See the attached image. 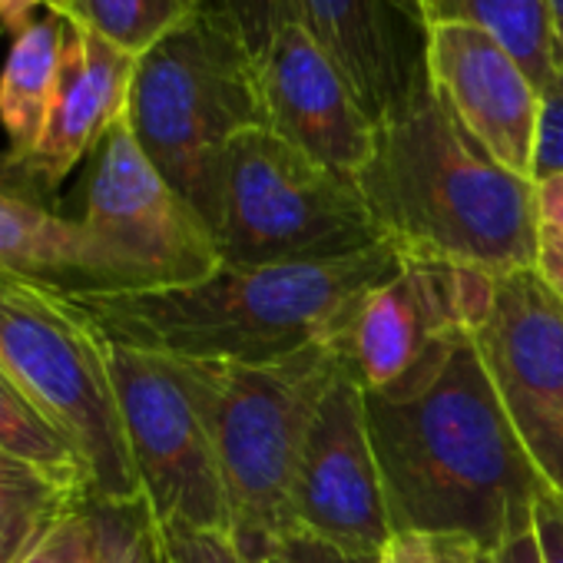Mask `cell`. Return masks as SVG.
I'll return each instance as SVG.
<instances>
[{"instance_id": "cell-13", "label": "cell", "mask_w": 563, "mask_h": 563, "mask_svg": "<svg viewBox=\"0 0 563 563\" xmlns=\"http://www.w3.org/2000/svg\"><path fill=\"white\" fill-rule=\"evenodd\" d=\"M255 84L265 130L342 176L355 179L365 169L378 120L299 18L282 24L255 57Z\"/></svg>"}, {"instance_id": "cell-39", "label": "cell", "mask_w": 563, "mask_h": 563, "mask_svg": "<svg viewBox=\"0 0 563 563\" xmlns=\"http://www.w3.org/2000/svg\"><path fill=\"white\" fill-rule=\"evenodd\" d=\"M4 282H8V278H4V275H0V286H4Z\"/></svg>"}, {"instance_id": "cell-11", "label": "cell", "mask_w": 563, "mask_h": 563, "mask_svg": "<svg viewBox=\"0 0 563 563\" xmlns=\"http://www.w3.org/2000/svg\"><path fill=\"white\" fill-rule=\"evenodd\" d=\"M471 335L520 444L563 497V306L533 268L500 275Z\"/></svg>"}, {"instance_id": "cell-14", "label": "cell", "mask_w": 563, "mask_h": 563, "mask_svg": "<svg viewBox=\"0 0 563 563\" xmlns=\"http://www.w3.org/2000/svg\"><path fill=\"white\" fill-rule=\"evenodd\" d=\"M421 67L451 110L500 166L533 179L543 90L523 64L481 24L438 21L421 27Z\"/></svg>"}, {"instance_id": "cell-5", "label": "cell", "mask_w": 563, "mask_h": 563, "mask_svg": "<svg viewBox=\"0 0 563 563\" xmlns=\"http://www.w3.org/2000/svg\"><path fill=\"white\" fill-rule=\"evenodd\" d=\"M212 365V434L232 537L249 563H275L292 533V487L312 418L345 365L339 342L265 365Z\"/></svg>"}, {"instance_id": "cell-16", "label": "cell", "mask_w": 563, "mask_h": 563, "mask_svg": "<svg viewBox=\"0 0 563 563\" xmlns=\"http://www.w3.org/2000/svg\"><path fill=\"white\" fill-rule=\"evenodd\" d=\"M47 189L0 156V275L70 299L123 296L120 275L80 219L64 216Z\"/></svg>"}, {"instance_id": "cell-31", "label": "cell", "mask_w": 563, "mask_h": 563, "mask_svg": "<svg viewBox=\"0 0 563 563\" xmlns=\"http://www.w3.org/2000/svg\"><path fill=\"white\" fill-rule=\"evenodd\" d=\"M537 533L547 553V563H563V497L547 490L537 500Z\"/></svg>"}, {"instance_id": "cell-28", "label": "cell", "mask_w": 563, "mask_h": 563, "mask_svg": "<svg viewBox=\"0 0 563 563\" xmlns=\"http://www.w3.org/2000/svg\"><path fill=\"white\" fill-rule=\"evenodd\" d=\"M80 507H47V510H34V514H24L11 523L0 527V563H21L41 540L44 533L64 517V514H74Z\"/></svg>"}, {"instance_id": "cell-12", "label": "cell", "mask_w": 563, "mask_h": 563, "mask_svg": "<svg viewBox=\"0 0 563 563\" xmlns=\"http://www.w3.org/2000/svg\"><path fill=\"white\" fill-rule=\"evenodd\" d=\"M292 523L296 533L362 556H382L395 537L365 388L345 365L312 418L292 487Z\"/></svg>"}, {"instance_id": "cell-9", "label": "cell", "mask_w": 563, "mask_h": 563, "mask_svg": "<svg viewBox=\"0 0 563 563\" xmlns=\"http://www.w3.org/2000/svg\"><path fill=\"white\" fill-rule=\"evenodd\" d=\"M80 222L113 262L123 296L196 286L222 265L216 235L146 159L126 117L90 156Z\"/></svg>"}, {"instance_id": "cell-27", "label": "cell", "mask_w": 563, "mask_h": 563, "mask_svg": "<svg viewBox=\"0 0 563 563\" xmlns=\"http://www.w3.org/2000/svg\"><path fill=\"white\" fill-rule=\"evenodd\" d=\"M563 173V64L543 87V110H540V136H537V159H533V183Z\"/></svg>"}, {"instance_id": "cell-10", "label": "cell", "mask_w": 563, "mask_h": 563, "mask_svg": "<svg viewBox=\"0 0 563 563\" xmlns=\"http://www.w3.org/2000/svg\"><path fill=\"white\" fill-rule=\"evenodd\" d=\"M490 299L494 275L401 252V268L368 292L339 342L345 368L365 395L411 391L441 372Z\"/></svg>"}, {"instance_id": "cell-21", "label": "cell", "mask_w": 563, "mask_h": 563, "mask_svg": "<svg viewBox=\"0 0 563 563\" xmlns=\"http://www.w3.org/2000/svg\"><path fill=\"white\" fill-rule=\"evenodd\" d=\"M0 448L74 487L93 504L90 477L70 441L31 405V398L0 372Z\"/></svg>"}, {"instance_id": "cell-30", "label": "cell", "mask_w": 563, "mask_h": 563, "mask_svg": "<svg viewBox=\"0 0 563 563\" xmlns=\"http://www.w3.org/2000/svg\"><path fill=\"white\" fill-rule=\"evenodd\" d=\"M533 275L543 282V289L563 306V232L540 225L537 239V258H533Z\"/></svg>"}, {"instance_id": "cell-20", "label": "cell", "mask_w": 563, "mask_h": 563, "mask_svg": "<svg viewBox=\"0 0 563 563\" xmlns=\"http://www.w3.org/2000/svg\"><path fill=\"white\" fill-rule=\"evenodd\" d=\"M206 8L209 0H70L64 18L100 34L123 54L143 57Z\"/></svg>"}, {"instance_id": "cell-33", "label": "cell", "mask_w": 563, "mask_h": 563, "mask_svg": "<svg viewBox=\"0 0 563 563\" xmlns=\"http://www.w3.org/2000/svg\"><path fill=\"white\" fill-rule=\"evenodd\" d=\"M494 563H547V553H543V543H540L537 527L507 537V540L494 550Z\"/></svg>"}, {"instance_id": "cell-26", "label": "cell", "mask_w": 563, "mask_h": 563, "mask_svg": "<svg viewBox=\"0 0 563 563\" xmlns=\"http://www.w3.org/2000/svg\"><path fill=\"white\" fill-rule=\"evenodd\" d=\"M87 507L64 514L21 563H90V514H87Z\"/></svg>"}, {"instance_id": "cell-38", "label": "cell", "mask_w": 563, "mask_h": 563, "mask_svg": "<svg viewBox=\"0 0 563 563\" xmlns=\"http://www.w3.org/2000/svg\"><path fill=\"white\" fill-rule=\"evenodd\" d=\"M474 563H494V553H487V550H481V553L474 556Z\"/></svg>"}, {"instance_id": "cell-22", "label": "cell", "mask_w": 563, "mask_h": 563, "mask_svg": "<svg viewBox=\"0 0 563 563\" xmlns=\"http://www.w3.org/2000/svg\"><path fill=\"white\" fill-rule=\"evenodd\" d=\"M90 514V563H166L159 527L146 504H100Z\"/></svg>"}, {"instance_id": "cell-2", "label": "cell", "mask_w": 563, "mask_h": 563, "mask_svg": "<svg viewBox=\"0 0 563 563\" xmlns=\"http://www.w3.org/2000/svg\"><path fill=\"white\" fill-rule=\"evenodd\" d=\"M378 232L405 255L484 275L533 268L537 183L500 166L434 93L421 57L378 117L375 150L355 176Z\"/></svg>"}, {"instance_id": "cell-32", "label": "cell", "mask_w": 563, "mask_h": 563, "mask_svg": "<svg viewBox=\"0 0 563 563\" xmlns=\"http://www.w3.org/2000/svg\"><path fill=\"white\" fill-rule=\"evenodd\" d=\"M378 563H441L431 537L424 533H395L382 550Z\"/></svg>"}, {"instance_id": "cell-15", "label": "cell", "mask_w": 563, "mask_h": 563, "mask_svg": "<svg viewBox=\"0 0 563 563\" xmlns=\"http://www.w3.org/2000/svg\"><path fill=\"white\" fill-rule=\"evenodd\" d=\"M136 57L67 18L60 80L37 146L11 159L51 196L126 117Z\"/></svg>"}, {"instance_id": "cell-29", "label": "cell", "mask_w": 563, "mask_h": 563, "mask_svg": "<svg viewBox=\"0 0 563 563\" xmlns=\"http://www.w3.org/2000/svg\"><path fill=\"white\" fill-rule=\"evenodd\" d=\"M275 563H378V556H362V553H345L325 540H316L309 533H292L278 550Z\"/></svg>"}, {"instance_id": "cell-25", "label": "cell", "mask_w": 563, "mask_h": 563, "mask_svg": "<svg viewBox=\"0 0 563 563\" xmlns=\"http://www.w3.org/2000/svg\"><path fill=\"white\" fill-rule=\"evenodd\" d=\"M209 8H216L235 24L252 57L265 51V44L282 24L296 18L292 0H209Z\"/></svg>"}, {"instance_id": "cell-18", "label": "cell", "mask_w": 563, "mask_h": 563, "mask_svg": "<svg viewBox=\"0 0 563 563\" xmlns=\"http://www.w3.org/2000/svg\"><path fill=\"white\" fill-rule=\"evenodd\" d=\"M64 34L67 18L47 11L11 41L0 70V126L8 133L11 159H24L44 133L60 80Z\"/></svg>"}, {"instance_id": "cell-34", "label": "cell", "mask_w": 563, "mask_h": 563, "mask_svg": "<svg viewBox=\"0 0 563 563\" xmlns=\"http://www.w3.org/2000/svg\"><path fill=\"white\" fill-rule=\"evenodd\" d=\"M537 219L540 225L563 232V173L537 179Z\"/></svg>"}, {"instance_id": "cell-1", "label": "cell", "mask_w": 563, "mask_h": 563, "mask_svg": "<svg viewBox=\"0 0 563 563\" xmlns=\"http://www.w3.org/2000/svg\"><path fill=\"white\" fill-rule=\"evenodd\" d=\"M395 533L457 537L494 553L537 527L550 490L520 444L497 388L461 339L441 372L401 395H365Z\"/></svg>"}, {"instance_id": "cell-23", "label": "cell", "mask_w": 563, "mask_h": 563, "mask_svg": "<svg viewBox=\"0 0 563 563\" xmlns=\"http://www.w3.org/2000/svg\"><path fill=\"white\" fill-rule=\"evenodd\" d=\"M90 500L74 487L54 481L41 467L0 448V527L47 507H87Z\"/></svg>"}, {"instance_id": "cell-35", "label": "cell", "mask_w": 563, "mask_h": 563, "mask_svg": "<svg viewBox=\"0 0 563 563\" xmlns=\"http://www.w3.org/2000/svg\"><path fill=\"white\" fill-rule=\"evenodd\" d=\"M47 11V0H0V34L18 37L27 24L37 21V11Z\"/></svg>"}, {"instance_id": "cell-3", "label": "cell", "mask_w": 563, "mask_h": 563, "mask_svg": "<svg viewBox=\"0 0 563 563\" xmlns=\"http://www.w3.org/2000/svg\"><path fill=\"white\" fill-rule=\"evenodd\" d=\"M398 268L401 249L385 239L349 258L219 265L196 286L77 302L113 342L186 362L265 365L342 342L368 292Z\"/></svg>"}, {"instance_id": "cell-24", "label": "cell", "mask_w": 563, "mask_h": 563, "mask_svg": "<svg viewBox=\"0 0 563 563\" xmlns=\"http://www.w3.org/2000/svg\"><path fill=\"white\" fill-rule=\"evenodd\" d=\"M166 563H249L229 530L189 527V523H156Z\"/></svg>"}, {"instance_id": "cell-8", "label": "cell", "mask_w": 563, "mask_h": 563, "mask_svg": "<svg viewBox=\"0 0 563 563\" xmlns=\"http://www.w3.org/2000/svg\"><path fill=\"white\" fill-rule=\"evenodd\" d=\"M107 362L153 520L232 533L209 408L212 365L143 352L113 339H107Z\"/></svg>"}, {"instance_id": "cell-7", "label": "cell", "mask_w": 563, "mask_h": 563, "mask_svg": "<svg viewBox=\"0 0 563 563\" xmlns=\"http://www.w3.org/2000/svg\"><path fill=\"white\" fill-rule=\"evenodd\" d=\"M212 235L229 268L332 262L385 242L352 176L265 126L245 130L225 150Z\"/></svg>"}, {"instance_id": "cell-6", "label": "cell", "mask_w": 563, "mask_h": 563, "mask_svg": "<svg viewBox=\"0 0 563 563\" xmlns=\"http://www.w3.org/2000/svg\"><path fill=\"white\" fill-rule=\"evenodd\" d=\"M0 372L70 441L93 500L146 504L110 378L107 335L77 299L8 278L0 286Z\"/></svg>"}, {"instance_id": "cell-36", "label": "cell", "mask_w": 563, "mask_h": 563, "mask_svg": "<svg viewBox=\"0 0 563 563\" xmlns=\"http://www.w3.org/2000/svg\"><path fill=\"white\" fill-rule=\"evenodd\" d=\"M550 4V21H553V34H556V47H560V64H563V0H547Z\"/></svg>"}, {"instance_id": "cell-17", "label": "cell", "mask_w": 563, "mask_h": 563, "mask_svg": "<svg viewBox=\"0 0 563 563\" xmlns=\"http://www.w3.org/2000/svg\"><path fill=\"white\" fill-rule=\"evenodd\" d=\"M292 11L339 60L349 84L378 120L401 97L418 60L398 44L391 0H292Z\"/></svg>"}, {"instance_id": "cell-37", "label": "cell", "mask_w": 563, "mask_h": 563, "mask_svg": "<svg viewBox=\"0 0 563 563\" xmlns=\"http://www.w3.org/2000/svg\"><path fill=\"white\" fill-rule=\"evenodd\" d=\"M47 11H54V14H67V11H70V0H47Z\"/></svg>"}, {"instance_id": "cell-4", "label": "cell", "mask_w": 563, "mask_h": 563, "mask_svg": "<svg viewBox=\"0 0 563 563\" xmlns=\"http://www.w3.org/2000/svg\"><path fill=\"white\" fill-rule=\"evenodd\" d=\"M126 123L146 159L212 232L225 150L245 130L265 126L255 57L235 24L206 8L136 57Z\"/></svg>"}, {"instance_id": "cell-19", "label": "cell", "mask_w": 563, "mask_h": 563, "mask_svg": "<svg viewBox=\"0 0 563 563\" xmlns=\"http://www.w3.org/2000/svg\"><path fill=\"white\" fill-rule=\"evenodd\" d=\"M411 24L471 21L490 31L543 90L560 67V47L547 0H391Z\"/></svg>"}]
</instances>
